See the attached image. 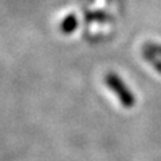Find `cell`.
Listing matches in <instances>:
<instances>
[{"label":"cell","mask_w":161,"mask_h":161,"mask_svg":"<svg viewBox=\"0 0 161 161\" xmlns=\"http://www.w3.org/2000/svg\"><path fill=\"white\" fill-rule=\"evenodd\" d=\"M103 3V0H98V4H102Z\"/></svg>","instance_id":"obj_3"},{"label":"cell","mask_w":161,"mask_h":161,"mask_svg":"<svg viewBox=\"0 0 161 161\" xmlns=\"http://www.w3.org/2000/svg\"><path fill=\"white\" fill-rule=\"evenodd\" d=\"M75 26H77V19L74 16H69L66 19V22L63 23V30L64 31H71Z\"/></svg>","instance_id":"obj_2"},{"label":"cell","mask_w":161,"mask_h":161,"mask_svg":"<svg viewBox=\"0 0 161 161\" xmlns=\"http://www.w3.org/2000/svg\"><path fill=\"white\" fill-rule=\"evenodd\" d=\"M105 80H106L108 86L118 95V98H119L121 102H122V105H125V106H132L133 102H134L133 95L126 87H125L122 80L115 77L114 74H109Z\"/></svg>","instance_id":"obj_1"}]
</instances>
